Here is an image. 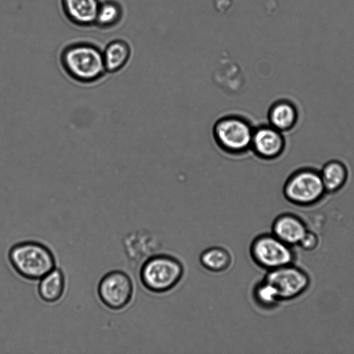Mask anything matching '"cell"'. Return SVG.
<instances>
[{
    "label": "cell",
    "mask_w": 354,
    "mask_h": 354,
    "mask_svg": "<svg viewBox=\"0 0 354 354\" xmlns=\"http://www.w3.org/2000/svg\"><path fill=\"white\" fill-rule=\"evenodd\" d=\"M64 73L80 84H92L106 75L102 48L90 41L78 40L64 46L59 53Z\"/></svg>",
    "instance_id": "1"
},
{
    "label": "cell",
    "mask_w": 354,
    "mask_h": 354,
    "mask_svg": "<svg viewBox=\"0 0 354 354\" xmlns=\"http://www.w3.org/2000/svg\"><path fill=\"white\" fill-rule=\"evenodd\" d=\"M13 270L22 278L37 281L56 267L53 251L36 241H24L14 244L8 254Z\"/></svg>",
    "instance_id": "2"
},
{
    "label": "cell",
    "mask_w": 354,
    "mask_h": 354,
    "mask_svg": "<svg viewBox=\"0 0 354 354\" xmlns=\"http://www.w3.org/2000/svg\"><path fill=\"white\" fill-rule=\"evenodd\" d=\"M184 272L183 264L178 259L168 254L156 253L142 262L139 277L145 288L161 294L174 289Z\"/></svg>",
    "instance_id": "3"
},
{
    "label": "cell",
    "mask_w": 354,
    "mask_h": 354,
    "mask_svg": "<svg viewBox=\"0 0 354 354\" xmlns=\"http://www.w3.org/2000/svg\"><path fill=\"white\" fill-rule=\"evenodd\" d=\"M282 192L287 201L304 207L319 203L327 194L319 169L310 166L291 172L283 183Z\"/></svg>",
    "instance_id": "4"
},
{
    "label": "cell",
    "mask_w": 354,
    "mask_h": 354,
    "mask_svg": "<svg viewBox=\"0 0 354 354\" xmlns=\"http://www.w3.org/2000/svg\"><path fill=\"white\" fill-rule=\"evenodd\" d=\"M254 127L245 117L230 114L218 118L212 127L217 146L230 155H242L250 150Z\"/></svg>",
    "instance_id": "5"
},
{
    "label": "cell",
    "mask_w": 354,
    "mask_h": 354,
    "mask_svg": "<svg viewBox=\"0 0 354 354\" xmlns=\"http://www.w3.org/2000/svg\"><path fill=\"white\" fill-rule=\"evenodd\" d=\"M250 254L254 263L267 271L295 263V252L272 233L257 236L250 246Z\"/></svg>",
    "instance_id": "6"
},
{
    "label": "cell",
    "mask_w": 354,
    "mask_h": 354,
    "mask_svg": "<svg viewBox=\"0 0 354 354\" xmlns=\"http://www.w3.org/2000/svg\"><path fill=\"white\" fill-rule=\"evenodd\" d=\"M97 293L99 299L106 308L120 310L131 303L134 286L127 272L120 270H111L100 279Z\"/></svg>",
    "instance_id": "7"
},
{
    "label": "cell",
    "mask_w": 354,
    "mask_h": 354,
    "mask_svg": "<svg viewBox=\"0 0 354 354\" xmlns=\"http://www.w3.org/2000/svg\"><path fill=\"white\" fill-rule=\"evenodd\" d=\"M263 279L274 288L281 301L299 297L310 284L308 274L295 263L268 270Z\"/></svg>",
    "instance_id": "8"
},
{
    "label": "cell",
    "mask_w": 354,
    "mask_h": 354,
    "mask_svg": "<svg viewBox=\"0 0 354 354\" xmlns=\"http://www.w3.org/2000/svg\"><path fill=\"white\" fill-rule=\"evenodd\" d=\"M286 140L283 133L268 124L254 127L250 150L259 158L273 160L284 153Z\"/></svg>",
    "instance_id": "9"
},
{
    "label": "cell",
    "mask_w": 354,
    "mask_h": 354,
    "mask_svg": "<svg viewBox=\"0 0 354 354\" xmlns=\"http://www.w3.org/2000/svg\"><path fill=\"white\" fill-rule=\"evenodd\" d=\"M123 245L129 259L139 262L156 254L160 242L153 232L138 230L129 234L124 239Z\"/></svg>",
    "instance_id": "10"
},
{
    "label": "cell",
    "mask_w": 354,
    "mask_h": 354,
    "mask_svg": "<svg viewBox=\"0 0 354 354\" xmlns=\"http://www.w3.org/2000/svg\"><path fill=\"white\" fill-rule=\"evenodd\" d=\"M308 230L301 218L295 214L285 212L274 219L271 233L283 243L293 247L298 245Z\"/></svg>",
    "instance_id": "11"
},
{
    "label": "cell",
    "mask_w": 354,
    "mask_h": 354,
    "mask_svg": "<svg viewBox=\"0 0 354 354\" xmlns=\"http://www.w3.org/2000/svg\"><path fill=\"white\" fill-rule=\"evenodd\" d=\"M101 0H59L65 18L80 28L94 26Z\"/></svg>",
    "instance_id": "12"
},
{
    "label": "cell",
    "mask_w": 354,
    "mask_h": 354,
    "mask_svg": "<svg viewBox=\"0 0 354 354\" xmlns=\"http://www.w3.org/2000/svg\"><path fill=\"white\" fill-rule=\"evenodd\" d=\"M267 118L268 124L282 133L292 131L297 124L299 111L292 100L281 98L270 106Z\"/></svg>",
    "instance_id": "13"
},
{
    "label": "cell",
    "mask_w": 354,
    "mask_h": 354,
    "mask_svg": "<svg viewBox=\"0 0 354 354\" xmlns=\"http://www.w3.org/2000/svg\"><path fill=\"white\" fill-rule=\"evenodd\" d=\"M132 54L130 44L122 38L112 39L102 48L103 60L107 73H115L129 63Z\"/></svg>",
    "instance_id": "14"
},
{
    "label": "cell",
    "mask_w": 354,
    "mask_h": 354,
    "mask_svg": "<svg viewBox=\"0 0 354 354\" xmlns=\"http://www.w3.org/2000/svg\"><path fill=\"white\" fill-rule=\"evenodd\" d=\"M321 178L327 194H336L347 184L349 170L341 160L330 159L319 169Z\"/></svg>",
    "instance_id": "15"
},
{
    "label": "cell",
    "mask_w": 354,
    "mask_h": 354,
    "mask_svg": "<svg viewBox=\"0 0 354 354\" xmlns=\"http://www.w3.org/2000/svg\"><path fill=\"white\" fill-rule=\"evenodd\" d=\"M39 281L37 292L42 301L52 304L62 297L66 288V278L62 269L55 267Z\"/></svg>",
    "instance_id": "16"
},
{
    "label": "cell",
    "mask_w": 354,
    "mask_h": 354,
    "mask_svg": "<svg viewBox=\"0 0 354 354\" xmlns=\"http://www.w3.org/2000/svg\"><path fill=\"white\" fill-rule=\"evenodd\" d=\"M124 17V8L120 0H101L94 26L102 31L118 27Z\"/></svg>",
    "instance_id": "17"
},
{
    "label": "cell",
    "mask_w": 354,
    "mask_h": 354,
    "mask_svg": "<svg viewBox=\"0 0 354 354\" xmlns=\"http://www.w3.org/2000/svg\"><path fill=\"white\" fill-rule=\"evenodd\" d=\"M201 265L212 273H223L232 265L233 257L230 252L221 246H212L203 250L199 257Z\"/></svg>",
    "instance_id": "18"
},
{
    "label": "cell",
    "mask_w": 354,
    "mask_h": 354,
    "mask_svg": "<svg viewBox=\"0 0 354 354\" xmlns=\"http://www.w3.org/2000/svg\"><path fill=\"white\" fill-rule=\"evenodd\" d=\"M252 295L255 304L263 309L274 308L281 302L277 290L264 279L254 285Z\"/></svg>",
    "instance_id": "19"
},
{
    "label": "cell",
    "mask_w": 354,
    "mask_h": 354,
    "mask_svg": "<svg viewBox=\"0 0 354 354\" xmlns=\"http://www.w3.org/2000/svg\"><path fill=\"white\" fill-rule=\"evenodd\" d=\"M319 243V239L317 234L313 231L308 230L298 246L305 251H313L317 248Z\"/></svg>",
    "instance_id": "20"
}]
</instances>
